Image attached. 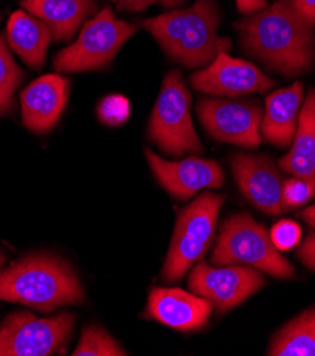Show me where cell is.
Masks as SVG:
<instances>
[{
    "label": "cell",
    "mask_w": 315,
    "mask_h": 356,
    "mask_svg": "<svg viewBox=\"0 0 315 356\" xmlns=\"http://www.w3.org/2000/svg\"><path fill=\"white\" fill-rule=\"evenodd\" d=\"M314 29L291 0H275L237 24L243 49L286 77L312 68Z\"/></svg>",
    "instance_id": "cell-1"
},
{
    "label": "cell",
    "mask_w": 315,
    "mask_h": 356,
    "mask_svg": "<svg viewBox=\"0 0 315 356\" xmlns=\"http://www.w3.org/2000/svg\"><path fill=\"white\" fill-rule=\"evenodd\" d=\"M163 51L188 68L212 63L232 42L220 38V10L215 0H195L188 9L172 10L143 22Z\"/></svg>",
    "instance_id": "cell-2"
},
{
    "label": "cell",
    "mask_w": 315,
    "mask_h": 356,
    "mask_svg": "<svg viewBox=\"0 0 315 356\" xmlns=\"http://www.w3.org/2000/svg\"><path fill=\"white\" fill-rule=\"evenodd\" d=\"M84 289L67 261L53 254H31L0 271V300L43 312L84 301Z\"/></svg>",
    "instance_id": "cell-3"
},
{
    "label": "cell",
    "mask_w": 315,
    "mask_h": 356,
    "mask_svg": "<svg viewBox=\"0 0 315 356\" xmlns=\"http://www.w3.org/2000/svg\"><path fill=\"white\" fill-rule=\"evenodd\" d=\"M210 260L218 267L250 266L277 278L296 275V268L277 250L266 227L248 213H239L223 223Z\"/></svg>",
    "instance_id": "cell-4"
},
{
    "label": "cell",
    "mask_w": 315,
    "mask_h": 356,
    "mask_svg": "<svg viewBox=\"0 0 315 356\" xmlns=\"http://www.w3.org/2000/svg\"><path fill=\"white\" fill-rule=\"evenodd\" d=\"M225 197L204 192L179 211L177 226L162 270L165 282L179 281L212 247L218 218Z\"/></svg>",
    "instance_id": "cell-5"
},
{
    "label": "cell",
    "mask_w": 315,
    "mask_h": 356,
    "mask_svg": "<svg viewBox=\"0 0 315 356\" xmlns=\"http://www.w3.org/2000/svg\"><path fill=\"white\" fill-rule=\"evenodd\" d=\"M192 95L179 70L163 79L159 97L148 124L150 139L165 154L184 156L203 154V145L191 115Z\"/></svg>",
    "instance_id": "cell-6"
},
{
    "label": "cell",
    "mask_w": 315,
    "mask_h": 356,
    "mask_svg": "<svg viewBox=\"0 0 315 356\" xmlns=\"http://www.w3.org/2000/svg\"><path fill=\"white\" fill-rule=\"evenodd\" d=\"M136 31L135 24L117 19L110 8H105L83 26L72 46L56 56L54 68L63 73H80L107 67Z\"/></svg>",
    "instance_id": "cell-7"
},
{
    "label": "cell",
    "mask_w": 315,
    "mask_h": 356,
    "mask_svg": "<svg viewBox=\"0 0 315 356\" xmlns=\"http://www.w3.org/2000/svg\"><path fill=\"white\" fill-rule=\"evenodd\" d=\"M73 327L68 312L51 318L16 312L0 324V356H49L68 342Z\"/></svg>",
    "instance_id": "cell-8"
},
{
    "label": "cell",
    "mask_w": 315,
    "mask_h": 356,
    "mask_svg": "<svg viewBox=\"0 0 315 356\" xmlns=\"http://www.w3.org/2000/svg\"><path fill=\"white\" fill-rule=\"evenodd\" d=\"M197 115L207 134L216 140L250 149L261 144L263 108L257 101L202 98Z\"/></svg>",
    "instance_id": "cell-9"
},
{
    "label": "cell",
    "mask_w": 315,
    "mask_h": 356,
    "mask_svg": "<svg viewBox=\"0 0 315 356\" xmlns=\"http://www.w3.org/2000/svg\"><path fill=\"white\" fill-rule=\"evenodd\" d=\"M264 284L266 278L261 273L240 266L213 268L206 263H199L189 275V289L209 300L220 314L229 312L246 301L261 290Z\"/></svg>",
    "instance_id": "cell-10"
},
{
    "label": "cell",
    "mask_w": 315,
    "mask_h": 356,
    "mask_svg": "<svg viewBox=\"0 0 315 356\" xmlns=\"http://www.w3.org/2000/svg\"><path fill=\"white\" fill-rule=\"evenodd\" d=\"M191 84L196 91L209 95L234 98L267 92L277 83L255 64L233 58L229 51H222L204 70L196 71L191 77Z\"/></svg>",
    "instance_id": "cell-11"
},
{
    "label": "cell",
    "mask_w": 315,
    "mask_h": 356,
    "mask_svg": "<svg viewBox=\"0 0 315 356\" xmlns=\"http://www.w3.org/2000/svg\"><path fill=\"white\" fill-rule=\"evenodd\" d=\"M232 172L241 193L266 215L289 211L283 199L286 181L268 156L237 154L232 158Z\"/></svg>",
    "instance_id": "cell-12"
},
{
    "label": "cell",
    "mask_w": 315,
    "mask_h": 356,
    "mask_svg": "<svg viewBox=\"0 0 315 356\" xmlns=\"http://www.w3.org/2000/svg\"><path fill=\"white\" fill-rule=\"evenodd\" d=\"M145 156L158 182L179 200H188L203 189H219L225 182L222 168L212 159L166 161L151 149H145Z\"/></svg>",
    "instance_id": "cell-13"
},
{
    "label": "cell",
    "mask_w": 315,
    "mask_h": 356,
    "mask_svg": "<svg viewBox=\"0 0 315 356\" xmlns=\"http://www.w3.org/2000/svg\"><path fill=\"white\" fill-rule=\"evenodd\" d=\"M212 309L213 304L197 294L155 287L150 293L147 315L173 330L197 331L207 324Z\"/></svg>",
    "instance_id": "cell-14"
},
{
    "label": "cell",
    "mask_w": 315,
    "mask_h": 356,
    "mask_svg": "<svg viewBox=\"0 0 315 356\" xmlns=\"http://www.w3.org/2000/svg\"><path fill=\"white\" fill-rule=\"evenodd\" d=\"M68 101V81L46 74L29 84L20 94L24 125L33 132H47L60 120Z\"/></svg>",
    "instance_id": "cell-15"
},
{
    "label": "cell",
    "mask_w": 315,
    "mask_h": 356,
    "mask_svg": "<svg viewBox=\"0 0 315 356\" xmlns=\"http://www.w3.org/2000/svg\"><path fill=\"white\" fill-rule=\"evenodd\" d=\"M302 97L304 88L301 83H294L287 88L277 90L267 95L260 131L268 144L283 149L293 144Z\"/></svg>",
    "instance_id": "cell-16"
},
{
    "label": "cell",
    "mask_w": 315,
    "mask_h": 356,
    "mask_svg": "<svg viewBox=\"0 0 315 356\" xmlns=\"http://www.w3.org/2000/svg\"><path fill=\"white\" fill-rule=\"evenodd\" d=\"M22 6L45 22L57 42L73 39L83 22L97 9L94 0H24Z\"/></svg>",
    "instance_id": "cell-17"
},
{
    "label": "cell",
    "mask_w": 315,
    "mask_h": 356,
    "mask_svg": "<svg viewBox=\"0 0 315 356\" xmlns=\"http://www.w3.org/2000/svg\"><path fill=\"white\" fill-rule=\"evenodd\" d=\"M291 151L278 166L294 177L315 184V88H311L300 110L298 127Z\"/></svg>",
    "instance_id": "cell-18"
},
{
    "label": "cell",
    "mask_w": 315,
    "mask_h": 356,
    "mask_svg": "<svg viewBox=\"0 0 315 356\" xmlns=\"http://www.w3.org/2000/svg\"><path fill=\"white\" fill-rule=\"evenodd\" d=\"M6 38L10 47L27 65L40 68L46 61L53 33L50 27L36 16L17 10L9 19Z\"/></svg>",
    "instance_id": "cell-19"
},
{
    "label": "cell",
    "mask_w": 315,
    "mask_h": 356,
    "mask_svg": "<svg viewBox=\"0 0 315 356\" xmlns=\"http://www.w3.org/2000/svg\"><path fill=\"white\" fill-rule=\"evenodd\" d=\"M267 355L315 356V307L301 312L277 332Z\"/></svg>",
    "instance_id": "cell-20"
},
{
    "label": "cell",
    "mask_w": 315,
    "mask_h": 356,
    "mask_svg": "<svg viewBox=\"0 0 315 356\" xmlns=\"http://www.w3.org/2000/svg\"><path fill=\"white\" fill-rule=\"evenodd\" d=\"M74 356H122L125 349L104 328L88 325L84 328Z\"/></svg>",
    "instance_id": "cell-21"
},
{
    "label": "cell",
    "mask_w": 315,
    "mask_h": 356,
    "mask_svg": "<svg viewBox=\"0 0 315 356\" xmlns=\"http://www.w3.org/2000/svg\"><path fill=\"white\" fill-rule=\"evenodd\" d=\"M23 80V73L13 60L5 35H0V90L13 95Z\"/></svg>",
    "instance_id": "cell-22"
},
{
    "label": "cell",
    "mask_w": 315,
    "mask_h": 356,
    "mask_svg": "<svg viewBox=\"0 0 315 356\" xmlns=\"http://www.w3.org/2000/svg\"><path fill=\"white\" fill-rule=\"evenodd\" d=\"M99 120L108 127H120L125 124L131 115L129 101L124 95L105 97L97 108Z\"/></svg>",
    "instance_id": "cell-23"
},
{
    "label": "cell",
    "mask_w": 315,
    "mask_h": 356,
    "mask_svg": "<svg viewBox=\"0 0 315 356\" xmlns=\"http://www.w3.org/2000/svg\"><path fill=\"white\" fill-rule=\"evenodd\" d=\"M283 199L289 210L301 207L315 199V184L301 179V177H293L284 182Z\"/></svg>",
    "instance_id": "cell-24"
},
{
    "label": "cell",
    "mask_w": 315,
    "mask_h": 356,
    "mask_svg": "<svg viewBox=\"0 0 315 356\" xmlns=\"http://www.w3.org/2000/svg\"><path fill=\"white\" fill-rule=\"evenodd\" d=\"M271 241L280 252H290L301 240V227L289 219L275 223L270 233Z\"/></svg>",
    "instance_id": "cell-25"
},
{
    "label": "cell",
    "mask_w": 315,
    "mask_h": 356,
    "mask_svg": "<svg viewBox=\"0 0 315 356\" xmlns=\"http://www.w3.org/2000/svg\"><path fill=\"white\" fill-rule=\"evenodd\" d=\"M120 9L129 12H141L154 5H162L165 8L182 6L186 0H111Z\"/></svg>",
    "instance_id": "cell-26"
},
{
    "label": "cell",
    "mask_w": 315,
    "mask_h": 356,
    "mask_svg": "<svg viewBox=\"0 0 315 356\" xmlns=\"http://www.w3.org/2000/svg\"><path fill=\"white\" fill-rule=\"evenodd\" d=\"M298 259L309 270L315 271V233H309L298 248Z\"/></svg>",
    "instance_id": "cell-27"
},
{
    "label": "cell",
    "mask_w": 315,
    "mask_h": 356,
    "mask_svg": "<svg viewBox=\"0 0 315 356\" xmlns=\"http://www.w3.org/2000/svg\"><path fill=\"white\" fill-rule=\"evenodd\" d=\"M236 6L243 15H255L267 6L266 0H236Z\"/></svg>",
    "instance_id": "cell-28"
},
{
    "label": "cell",
    "mask_w": 315,
    "mask_h": 356,
    "mask_svg": "<svg viewBox=\"0 0 315 356\" xmlns=\"http://www.w3.org/2000/svg\"><path fill=\"white\" fill-rule=\"evenodd\" d=\"M296 9L315 27V0H291Z\"/></svg>",
    "instance_id": "cell-29"
},
{
    "label": "cell",
    "mask_w": 315,
    "mask_h": 356,
    "mask_svg": "<svg viewBox=\"0 0 315 356\" xmlns=\"http://www.w3.org/2000/svg\"><path fill=\"white\" fill-rule=\"evenodd\" d=\"M13 106V95H9L0 90V115L8 114Z\"/></svg>",
    "instance_id": "cell-30"
},
{
    "label": "cell",
    "mask_w": 315,
    "mask_h": 356,
    "mask_svg": "<svg viewBox=\"0 0 315 356\" xmlns=\"http://www.w3.org/2000/svg\"><path fill=\"white\" fill-rule=\"evenodd\" d=\"M302 220H305L311 227L315 229V204L314 206H309L307 209H304L302 211H300L298 215Z\"/></svg>",
    "instance_id": "cell-31"
},
{
    "label": "cell",
    "mask_w": 315,
    "mask_h": 356,
    "mask_svg": "<svg viewBox=\"0 0 315 356\" xmlns=\"http://www.w3.org/2000/svg\"><path fill=\"white\" fill-rule=\"evenodd\" d=\"M3 263H5V256H3L2 252H0V267L3 266Z\"/></svg>",
    "instance_id": "cell-32"
}]
</instances>
